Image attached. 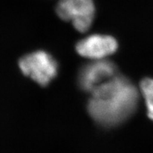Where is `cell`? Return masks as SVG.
<instances>
[{"label": "cell", "instance_id": "1", "mask_svg": "<svg viewBox=\"0 0 153 153\" xmlns=\"http://www.w3.org/2000/svg\"><path fill=\"white\" fill-rule=\"evenodd\" d=\"M138 93L132 82L115 76L91 91L87 110L91 118L105 127L123 123L135 112Z\"/></svg>", "mask_w": 153, "mask_h": 153}, {"label": "cell", "instance_id": "2", "mask_svg": "<svg viewBox=\"0 0 153 153\" xmlns=\"http://www.w3.org/2000/svg\"><path fill=\"white\" fill-rule=\"evenodd\" d=\"M19 66L24 75L45 87L54 79L57 72V62L49 53L38 51L23 56Z\"/></svg>", "mask_w": 153, "mask_h": 153}, {"label": "cell", "instance_id": "3", "mask_svg": "<svg viewBox=\"0 0 153 153\" xmlns=\"http://www.w3.org/2000/svg\"><path fill=\"white\" fill-rule=\"evenodd\" d=\"M95 11L93 0H60L55 7L57 16L65 22H71L80 33H85L90 28Z\"/></svg>", "mask_w": 153, "mask_h": 153}, {"label": "cell", "instance_id": "4", "mask_svg": "<svg viewBox=\"0 0 153 153\" xmlns=\"http://www.w3.org/2000/svg\"><path fill=\"white\" fill-rule=\"evenodd\" d=\"M117 68L108 60H99L89 63L80 70L79 87L86 91H92L99 85L116 76Z\"/></svg>", "mask_w": 153, "mask_h": 153}, {"label": "cell", "instance_id": "5", "mask_svg": "<svg viewBox=\"0 0 153 153\" xmlns=\"http://www.w3.org/2000/svg\"><path fill=\"white\" fill-rule=\"evenodd\" d=\"M75 48L81 56L100 60L116 52L118 43L111 36L94 34L79 41Z\"/></svg>", "mask_w": 153, "mask_h": 153}, {"label": "cell", "instance_id": "6", "mask_svg": "<svg viewBox=\"0 0 153 153\" xmlns=\"http://www.w3.org/2000/svg\"><path fill=\"white\" fill-rule=\"evenodd\" d=\"M140 87L146 104L148 117L153 120V79H143L140 82Z\"/></svg>", "mask_w": 153, "mask_h": 153}]
</instances>
